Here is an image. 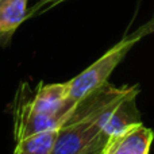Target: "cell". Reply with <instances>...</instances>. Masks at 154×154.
<instances>
[{"instance_id":"obj_1","label":"cell","mask_w":154,"mask_h":154,"mask_svg":"<svg viewBox=\"0 0 154 154\" xmlns=\"http://www.w3.org/2000/svg\"><path fill=\"white\" fill-rule=\"evenodd\" d=\"M138 85L114 87L108 84L77 103L76 108L58 130L51 154H85L103 147V130L111 114L127 97L138 95Z\"/></svg>"},{"instance_id":"obj_2","label":"cell","mask_w":154,"mask_h":154,"mask_svg":"<svg viewBox=\"0 0 154 154\" xmlns=\"http://www.w3.org/2000/svg\"><path fill=\"white\" fill-rule=\"evenodd\" d=\"M66 82L43 84L31 91L22 82L14 100V138L18 142L24 137L46 130H60L77 104L68 97Z\"/></svg>"},{"instance_id":"obj_3","label":"cell","mask_w":154,"mask_h":154,"mask_svg":"<svg viewBox=\"0 0 154 154\" xmlns=\"http://www.w3.org/2000/svg\"><path fill=\"white\" fill-rule=\"evenodd\" d=\"M137 42L138 41L130 38L128 35L125 37L120 42H118L108 51H106L97 61L89 65L80 75L69 80L68 81V85H69L68 97H69V100L77 104L89 95L95 93L97 89H100L103 85H106L111 73L123 61V58L127 56V53Z\"/></svg>"},{"instance_id":"obj_4","label":"cell","mask_w":154,"mask_h":154,"mask_svg":"<svg viewBox=\"0 0 154 154\" xmlns=\"http://www.w3.org/2000/svg\"><path fill=\"white\" fill-rule=\"evenodd\" d=\"M154 139L152 128L137 123L119 134L109 137L101 154H149Z\"/></svg>"},{"instance_id":"obj_5","label":"cell","mask_w":154,"mask_h":154,"mask_svg":"<svg viewBox=\"0 0 154 154\" xmlns=\"http://www.w3.org/2000/svg\"><path fill=\"white\" fill-rule=\"evenodd\" d=\"M29 0H0V48L10 43L16 29L27 19Z\"/></svg>"},{"instance_id":"obj_6","label":"cell","mask_w":154,"mask_h":154,"mask_svg":"<svg viewBox=\"0 0 154 154\" xmlns=\"http://www.w3.org/2000/svg\"><path fill=\"white\" fill-rule=\"evenodd\" d=\"M58 130H46L24 137L16 142L14 154H51Z\"/></svg>"},{"instance_id":"obj_7","label":"cell","mask_w":154,"mask_h":154,"mask_svg":"<svg viewBox=\"0 0 154 154\" xmlns=\"http://www.w3.org/2000/svg\"><path fill=\"white\" fill-rule=\"evenodd\" d=\"M153 32H154V14L146 23H143L142 26H139L135 31L128 34V37L133 38V39L141 41L143 37H146V35H149V34H153Z\"/></svg>"},{"instance_id":"obj_8","label":"cell","mask_w":154,"mask_h":154,"mask_svg":"<svg viewBox=\"0 0 154 154\" xmlns=\"http://www.w3.org/2000/svg\"><path fill=\"white\" fill-rule=\"evenodd\" d=\"M61 2H65V0H43V2H41V3H38L35 7H32V10L30 11V14L27 15V18H30V16H32L35 12H37L38 10H39L42 5H45V4H48V3H50L51 5H54V4H57V3H61Z\"/></svg>"},{"instance_id":"obj_9","label":"cell","mask_w":154,"mask_h":154,"mask_svg":"<svg viewBox=\"0 0 154 154\" xmlns=\"http://www.w3.org/2000/svg\"><path fill=\"white\" fill-rule=\"evenodd\" d=\"M104 147V146H103ZM103 147H99V149H95V150H91V152L85 153V154H101V150H103Z\"/></svg>"}]
</instances>
